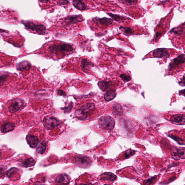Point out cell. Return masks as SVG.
<instances>
[{
  "label": "cell",
  "instance_id": "cell-1",
  "mask_svg": "<svg viewBox=\"0 0 185 185\" xmlns=\"http://www.w3.org/2000/svg\"><path fill=\"white\" fill-rule=\"evenodd\" d=\"M100 127L107 130H111L113 129L115 122L112 117L109 116H104L98 120Z\"/></svg>",
  "mask_w": 185,
  "mask_h": 185
},
{
  "label": "cell",
  "instance_id": "cell-2",
  "mask_svg": "<svg viewBox=\"0 0 185 185\" xmlns=\"http://www.w3.org/2000/svg\"><path fill=\"white\" fill-rule=\"evenodd\" d=\"M74 162L77 166L83 168L89 167L92 163L91 159L90 158L81 155L75 157Z\"/></svg>",
  "mask_w": 185,
  "mask_h": 185
},
{
  "label": "cell",
  "instance_id": "cell-3",
  "mask_svg": "<svg viewBox=\"0 0 185 185\" xmlns=\"http://www.w3.org/2000/svg\"><path fill=\"white\" fill-rule=\"evenodd\" d=\"M24 106L25 102L23 100L15 98L11 101L10 105L8 107V110L10 112L14 113L22 109Z\"/></svg>",
  "mask_w": 185,
  "mask_h": 185
},
{
  "label": "cell",
  "instance_id": "cell-4",
  "mask_svg": "<svg viewBox=\"0 0 185 185\" xmlns=\"http://www.w3.org/2000/svg\"><path fill=\"white\" fill-rule=\"evenodd\" d=\"M43 124L46 129L51 130L58 125L59 122L58 120L54 117L47 116L44 119Z\"/></svg>",
  "mask_w": 185,
  "mask_h": 185
},
{
  "label": "cell",
  "instance_id": "cell-5",
  "mask_svg": "<svg viewBox=\"0 0 185 185\" xmlns=\"http://www.w3.org/2000/svg\"><path fill=\"white\" fill-rule=\"evenodd\" d=\"M83 19L81 15H71L66 18L64 23L66 26L82 22Z\"/></svg>",
  "mask_w": 185,
  "mask_h": 185
},
{
  "label": "cell",
  "instance_id": "cell-6",
  "mask_svg": "<svg viewBox=\"0 0 185 185\" xmlns=\"http://www.w3.org/2000/svg\"><path fill=\"white\" fill-rule=\"evenodd\" d=\"M90 111H91L83 106L81 108L76 110L75 115L79 119L83 120L87 118L88 113Z\"/></svg>",
  "mask_w": 185,
  "mask_h": 185
},
{
  "label": "cell",
  "instance_id": "cell-7",
  "mask_svg": "<svg viewBox=\"0 0 185 185\" xmlns=\"http://www.w3.org/2000/svg\"><path fill=\"white\" fill-rule=\"evenodd\" d=\"M26 139L28 145L32 148H36L40 142L37 137L33 135H27Z\"/></svg>",
  "mask_w": 185,
  "mask_h": 185
},
{
  "label": "cell",
  "instance_id": "cell-8",
  "mask_svg": "<svg viewBox=\"0 0 185 185\" xmlns=\"http://www.w3.org/2000/svg\"><path fill=\"white\" fill-rule=\"evenodd\" d=\"M152 55L154 57L161 58L163 57H169V54L168 50L165 49H158L154 51Z\"/></svg>",
  "mask_w": 185,
  "mask_h": 185
},
{
  "label": "cell",
  "instance_id": "cell-9",
  "mask_svg": "<svg viewBox=\"0 0 185 185\" xmlns=\"http://www.w3.org/2000/svg\"><path fill=\"white\" fill-rule=\"evenodd\" d=\"M15 127V124L11 122L5 123L1 126V130L2 133H6L13 130Z\"/></svg>",
  "mask_w": 185,
  "mask_h": 185
},
{
  "label": "cell",
  "instance_id": "cell-10",
  "mask_svg": "<svg viewBox=\"0 0 185 185\" xmlns=\"http://www.w3.org/2000/svg\"><path fill=\"white\" fill-rule=\"evenodd\" d=\"M31 67V65L27 61H23L18 63L17 66V69L21 71L24 70H28Z\"/></svg>",
  "mask_w": 185,
  "mask_h": 185
},
{
  "label": "cell",
  "instance_id": "cell-11",
  "mask_svg": "<svg viewBox=\"0 0 185 185\" xmlns=\"http://www.w3.org/2000/svg\"><path fill=\"white\" fill-rule=\"evenodd\" d=\"M56 183L67 184L70 181V179L68 176L65 173H62L56 177Z\"/></svg>",
  "mask_w": 185,
  "mask_h": 185
},
{
  "label": "cell",
  "instance_id": "cell-12",
  "mask_svg": "<svg viewBox=\"0 0 185 185\" xmlns=\"http://www.w3.org/2000/svg\"><path fill=\"white\" fill-rule=\"evenodd\" d=\"M101 179L102 180H106L107 181L113 182L116 180L117 177L113 173H105L101 175Z\"/></svg>",
  "mask_w": 185,
  "mask_h": 185
},
{
  "label": "cell",
  "instance_id": "cell-13",
  "mask_svg": "<svg viewBox=\"0 0 185 185\" xmlns=\"http://www.w3.org/2000/svg\"><path fill=\"white\" fill-rule=\"evenodd\" d=\"M36 162L33 158H29L25 159L23 162H21L20 164V166L22 167L27 168L34 166Z\"/></svg>",
  "mask_w": 185,
  "mask_h": 185
},
{
  "label": "cell",
  "instance_id": "cell-14",
  "mask_svg": "<svg viewBox=\"0 0 185 185\" xmlns=\"http://www.w3.org/2000/svg\"><path fill=\"white\" fill-rule=\"evenodd\" d=\"M185 62V56L184 55L182 54L178 56L177 58L173 59V63H172L170 65V68L173 66L179 65V64H183Z\"/></svg>",
  "mask_w": 185,
  "mask_h": 185
},
{
  "label": "cell",
  "instance_id": "cell-15",
  "mask_svg": "<svg viewBox=\"0 0 185 185\" xmlns=\"http://www.w3.org/2000/svg\"><path fill=\"white\" fill-rule=\"evenodd\" d=\"M94 20L97 21V22H99L100 24L104 26H108L112 24L113 20L112 19L106 18H103L101 19H94Z\"/></svg>",
  "mask_w": 185,
  "mask_h": 185
},
{
  "label": "cell",
  "instance_id": "cell-16",
  "mask_svg": "<svg viewBox=\"0 0 185 185\" xmlns=\"http://www.w3.org/2000/svg\"><path fill=\"white\" fill-rule=\"evenodd\" d=\"M171 122L177 124H184L185 117L184 115H176L173 116L171 118Z\"/></svg>",
  "mask_w": 185,
  "mask_h": 185
},
{
  "label": "cell",
  "instance_id": "cell-17",
  "mask_svg": "<svg viewBox=\"0 0 185 185\" xmlns=\"http://www.w3.org/2000/svg\"><path fill=\"white\" fill-rule=\"evenodd\" d=\"M73 5L75 8L80 11L84 10L86 9L87 8V5L84 3L81 0L74 1Z\"/></svg>",
  "mask_w": 185,
  "mask_h": 185
},
{
  "label": "cell",
  "instance_id": "cell-18",
  "mask_svg": "<svg viewBox=\"0 0 185 185\" xmlns=\"http://www.w3.org/2000/svg\"><path fill=\"white\" fill-rule=\"evenodd\" d=\"M112 112L116 116H121L123 112L122 107L119 104H115L113 107Z\"/></svg>",
  "mask_w": 185,
  "mask_h": 185
},
{
  "label": "cell",
  "instance_id": "cell-19",
  "mask_svg": "<svg viewBox=\"0 0 185 185\" xmlns=\"http://www.w3.org/2000/svg\"><path fill=\"white\" fill-rule=\"evenodd\" d=\"M107 14L112 18L113 20L116 22H123L127 20V18L125 17L120 16L119 15H115V14L111 13H107Z\"/></svg>",
  "mask_w": 185,
  "mask_h": 185
},
{
  "label": "cell",
  "instance_id": "cell-20",
  "mask_svg": "<svg viewBox=\"0 0 185 185\" xmlns=\"http://www.w3.org/2000/svg\"><path fill=\"white\" fill-rule=\"evenodd\" d=\"M117 94L115 91L110 90L107 91L104 95V99L106 101H109L115 98Z\"/></svg>",
  "mask_w": 185,
  "mask_h": 185
},
{
  "label": "cell",
  "instance_id": "cell-21",
  "mask_svg": "<svg viewBox=\"0 0 185 185\" xmlns=\"http://www.w3.org/2000/svg\"><path fill=\"white\" fill-rule=\"evenodd\" d=\"M110 85L109 82L102 81L98 83V86L102 91H105L109 87Z\"/></svg>",
  "mask_w": 185,
  "mask_h": 185
},
{
  "label": "cell",
  "instance_id": "cell-22",
  "mask_svg": "<svg viewBox=\"0 0 185 185\" xmlns=\"http://www.w3.org/2000/svg\"><path fill=\"white\" fill-rule=\"evenodd\" d=\"M46 146H47V144L45 141H42L41 142V143L39 144V146L37 149V151L38 153L40 154L44 153L46 149Z\"/></svg>",
  "mask_w": 185,
  "mask_h": 185
},
{
  "label": "cell",
  "instance_id": "cell-23",
  "mask_svg": "<svg viewBox=\"0 0 185 185\" xmlns=\"http://www.w3.org/2000/svg\"><path fill=\"white\" fill-rule=\"evenodd\" d=\"M35 31L39 35H44L46 31V27L44 25L42 24L36 25Z\"/></svg>",
  "mask_w": 185,
  "mask_h": 185
},
{
  "label": "cell",
  "instance_id": "cell-24",
  "mask_svg": "<svg viewBox=\"0 0 185 185\" xmlns=\"http://www.w3.org/2000/svg\"><path fill=\"white\" fill-rule=\"evenodd\" d=\"M22 23L23 24L25 27L27 29L31 30L32 31H35L36 25L30 21H22Z\"/></svg>",
  "mask_w": 185,
  "mask_h": 185
},
{
  "label": "cell",
  "instance_id": "cell-25",
  "mask_svg": "<svg viewBox=\"0 0 185 185\" xmlns=\"http://www.w3.org/2000/svg\"><path fill=\"white\" fill-rule=\"evenodd\" d=\"M8 76H9V73L7 72H0V86L2 85L6 81Z\"/></svg>",
  "mask_w": 185,
  "mask_h": 185
},
{
  "label": "cell",
  "instance_id": "cell-26",
  "mask_svg": "<svg viewBox=\"0 0 185 185\" xmlns=\"http://www.w3.org/2000/svg\"><path fill=\"white\" fill-rule=\"evenodd\" d=\"M118 1L121 3L128 6L135 5L138 2V0H118Z\"/></svg>",
  "mask_w": 185,
  "mask_h": 185
},
{
  "label": "cell",
  "instance_id": "cell-27",
  "mask_svg": "<svg viewBox=\"0 0 185 185\" xmlns=\"http://www.w3.org/2000/svg\"><path fill=\"white\" fill-rule=\"evenodd\" d=\"M119 29L122 30L124 33L128 35H133L134 34L133 29L130 27H124L122 26L120 27Z\"/></svg>",
  "mask_w": 185,
  "mask_h": 185
},
{
  "label": "cell",
  "instance_id": "cell-28",
  "mask_svg": "<svg viewBox=\"0 0 185 185\" xmlns=\"http://www.w3.org/2000/svg\"><path fill=\"white\" fill-rule=\"evenodd\" d=\"M91 65V63L87 59H83L81 63V67L83 70H87Z\"/></svg>",
  "mask_w": 185,
  "mask_h": 185
},
{
  "label": "cell",
  "instance_id": "cell-29",
  "mask_svg": "<svg viewBox=\"0 0 185 185\" xmlns=\"http://www.w3.org/2000/svg\"><path fill=\"white\" fill-rule=\"evenodd\" d=\"M183 26H180L173 28L169 32L170 33H173L175 34L179 35L183 33Z\"/></svg>",
  "mask_w": 185,
  "mask_h": 185
},
{
  "label": "cell",
  "instance_id": "cell-30",
  "mask_svg": "<svg viewBox=\"0 0 185 185\" xmlns=\"http://www.w3.org/2000/svg\"><path fill=\"white\" fill-rule=\"evenodd\" d=\"M18 169L16 168L13 167L11 168L7 171L6 173L7 176L8 178H10L12 175H13L14 173H16L18 171Z\"/></svg>",
  "mask_w": 185,
  "mask_h": 185
},
{
  "label": "cell",
  "instance_id": "cell-31",
  "mask_svg": "<svg viewBox=\"0 0 185 185\" xmlns=\"http://www.w3.org/2000/svg\"><path fill=\"white\" fill-rule=\"evenodd\" d=\"M135 152V150H129L127 151L125 154V159H128V158L134 155Z\"/></svg>",
  "mask_w": 185,
  "mask_h": 185
},
{
  "label": "cell",
  "instance_id": "cell-32",
  "mask_svg": "<svg viewBox=\"0 0 185 185\" xmlns=\"http://www.w3.org/2000/svg\"><path fill=\"white\" fill-rule=\"evenodd\" d=\"M120 77L122 79L123 81L125 82H127L129 81L131 79V76L125 74L121 75H120Z\"/></svg>",
  "mask_w": 185,
  "mask_h": 185
},
{
  "label": "cell",
  "instance_id": "cell-33",
  "mask_svg": "<svg viewBox=\"0 0 185 185\" xmlns=\"http://www.w3.org/2000/svg\"><path fill=\"white\" fill-rule=\"evenodd\" d=\"M185 153L184 148H183V149L180 148L178 151V155L179 157L182 159H185Z\"/></svg>",
  "mask_w": 185,
  "mask_h": 185
},
{
  "label": "cell",
  "instance_id": "cell-34",
  "mask_svg": "<svg viewBox=\"0 0 185 185\" xmlns=\"http://www.w3.org/2000/svg\"><path fill=\"white\" fill-rule=\"evenodd\" d=\"M57 3L58 5L61 6H65L69 3L68 0H58Z\"/></svg>",
  "mask_w": 185,
  "mask_h": 185
},
{
  "label": "cell",
  "instance_id": "cell-35",
  "mask_svg": "<svg viewBox=\"0 0 185 185\" xmlns=\"http://www.w3.org/2000/svg\"><path fill=\"white\" fill-rule=\"evenodd\" d=\"M6 168L3 166H0V178L3 177L5 174Z\"/></svg>",
  "mask_w": 185,
  "mask_h": 185
},
{
  "label": "cell",
  "instance_id": "cell-36",
  "mask_svg": "<svg viewBox=\"0 0 185 185\" xmlns=\"http://www.w3.org/2000/svg\"><path fill=\"white\" fill-rule=\"evenodd\" d=\"M156 176H155L154 177L151 178L150 179H148L146 180V181L145 182V184H150L153 183L154 181L156 179Z\"/></svg>",
  "mask_w": 185,
  "mask_h": 185
},
{
  "label": "cell",
  "instance_id": "cell-37",
  "mask_svg": "<svg viewBox=\"0 0 185 185\" xmlns=\"http://www.w3.org/2000/svg\"><path fill=\"white\" fill-rule=\"evenodd\" d=\"M57 93L60 96H66L65 92L62 90H58Z\"/></svg>",
  "mask_w": 185,
  "mask_h": 185
},
{
  "label": "cell",
  "instance_id": "cell-38",
  "mask_svg": "<svg viewBox=\"0 0 185 185\" xmlns=\"http://www.w3.org/2000/svg\"><path fill=\"white\" fill-rule=\"evenodd\" d=\"M185 77H184V75L183 76V79L180 82H179V84H182V85H183V86H184L185 85Z\"/></svg>",
  "mask_w": 185,
  "mask_h": 185
},
{
  "label": "cell",
  "instance_id": "cell-39",
  "mask_svg": "<svg viewBox=\"0 0 185 185\" xmlns=\"http://www.w3.org/2000/svg\"><path fill=\"white\" fill-rule=\"evenodd\" d=\"M39 1L41 3H45L49 2L50 0H39Z\"/></svg>",
  "mask_w": 185,
  "mask_h": 185
},
{
  "label": "cell",
  "instance_id": "cell-40",
  "mask_svg": "<svg viewBox=\"0 0 185 185\" xmlns=\"http://www.w3.org/2000/svg\"><path fill=\"white\" fill-rule=\"evenodd\" d=\"M179 94H180V95H181V94H183V96H184V90H181V91H179Z\"/></svg>",
  "mask_w": 185,
  "mask_h": 185
},
{
  "label": "cell",
  "instance_id": "cell-41",
  "mask_svg": "<svg viewBox=\"0 0 185 185\" xmlns=\"http://www.w3.org/2000/svg\"><path fill=\"white\" fill-rule=\"evenodd\" d=\"M1 152H0V157H1Z\"/></svg>",
  "mask_w": 185,
  "mask_h": 185
},
{
  "label": "cell",
  "instance_id": "cell-42",
  "mask_svg": "<svg viewBox=\"0 0 185 185\" xmlns=\"http://www.w3.org/2000/svg\"><path fill=\"white\" fill-rule=\"evenodd\" d=\"M73 1H78V0H73Z\"/></svg>",
  "mask_w": 185,
  "mask_h": 185
}]
</instances>
